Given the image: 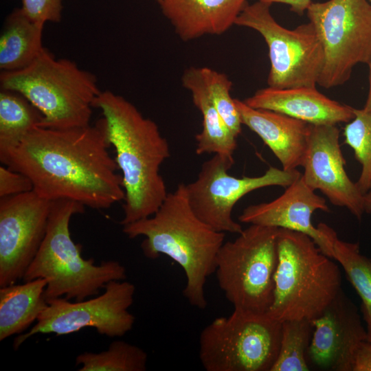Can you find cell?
<instances>
[{
	"mask_svg": "<svg viewBox=\"0 0 371 371\" xmlns=\"http://www.w3.org/2000/svg\"><path fill=\"white\" fill-rule=\"evenodd\" d=\"M282 322L266 314L234 310L199 335V357L207 371H271L278 355Z\"/></svg>",
	"mask_w": 371,
	"mask_h": 371,
	"instance_id": "ba28073f",
	"label": "cell"
},
{
	"mask_svg": "<svg viewBox=\"0 0 371 371\" xmlns=\"http://www.w3.org/2000/svg\"><path fill=\"white\" fill-rule=\"evenodd\" d=\"M313 327L307 319L282 322V333L278 357L271 371H308V350Z\"/></svg>",
	"mask_w": 371,
	"mask_h": 371,
	"instance_id": "cb8c5ba5",
	"label": "cell"
},
{
	"mask_svg": "<svg viewBox=\"0 0 371 371\" xmlns=\"http://www.w3.org/2000/svg\"><path fill=\"white\" fill-rule=\"evenodd\" d=\"M182 85L192 95L195 106L202 115V130L196 135V153L233 156L237 137L229 130L209 97L195 67L186 69Z\"/></svg>",
	"mask_w": 371,
	"mask_h": 371,
	"instance_id": "ffe728a7",
	"label": "cell"
},
{
	"mask_svg": "<svg viewBox=\"0 0 371 371\" xmlns=\"http://www.w3.org/2000/svg\"><path fill=\"white\" fill-rule=\"evenodd\" d=\"M311 323L308 361L322 370L351 371L356 348L367 339L366 328L354 303L341 290Z\"/></svg>",
	"mask_w": 371,
	"mask_h": 371,
	"instance_id": "9a60e30c",
	"label": "cell"
},
{
	"mask_svg": "<svg viewBox=\"0 0 371 371\" xmlns=\"http://www.w3.org/2000/svg\"><path fill=\"white\" fill-rule=\"evenodd\" d=\"M158 3L161 2V0H155Z\"/></svg>",
	"mask_w": 371,
	"mask_h": 371,
	"instance_id": "d590c367",
	"label": "cell"
},
{
	"mask_svg": "<svg viewBox=\"0 0 371 371\" xmlns=\"http://www.w3.org/2000/svg\"><path fill=\"white\" fill-rule=\"evenodd\" d=\"M369 1L371 3V0H369Z\"/></svg>",
	"mask_w": 371,
	"mask_h": 371,
	"instance_id": "8d00e7d4",
	"label": "cell"
},
{
	"mask_svg": "<svg viewBox=\"0 0 371 371\" xmlns=\"http://www.w3.org/2000/svg\"><path fill=\"white\" fill-rule=\"evenodd\" d=\"M42 114L20 93L0 90V159L16 148L34 128L41 126Z\"/></svg>",
	"mask_w": 371,
	"mask_h": 371,
	"instance_id": "603a6c76",
	"label": "cell"
},
{
	"mask_svg": "<svg viewBox=\"0 0 371 371\" xmlns=\"http://www.w3.org/2000/svg\"><path fill=\"white\" fill-rule=\"evenodd\" d=\"M244 102L251 107L278 112L313 125H336L355 117L353 107L328 98L316 87H268L256 91Z\"/></svg>",
	"mask_w": 371,
	"mask_h": 371,
	"instance_id": "e0dca14e",
	"label": "cell"
},
{
	"mask_svg": "<svg viewBox=\"0 0 371 371\" xmlns=\"http://www.w3.org/2000/svg\"><path fill=\"white\" fill-rule=\"evenodd\" d=\"M234 101L242 124L262 139L283 170H295L302 166L310 124L278 112L251 107L238 99Z\"/></svg>",
	"mask_w": 371,
	"mask_h": 371,
	"instance_id": "ac0fdd59",
	"label": "cell"
},
{
	"mask_svg": "<svg viewBox=\"0 0 371 371\" xmlns=\"http://www.w3.org/2000/svg\"><path fill=\"white\" fill-rule=\"evenodd\" d=\"M270 5L283 3L290 6V10L298 15H302L311 4V0H258Z\"/></svg>",
	"mask_w": 371,
	"mask_h": 371,
	"instance_id": "1f68e13d",
	"label": "cell"
},
{
	"mask_svg": "<svg viewBox=\"0 0 371 371\" xmlns=\"http://www.w3.org/2000/svg\"><path fill=\"white\" fill-rule=\"evenodd\" d=\"M279 228L250 225L224 242L216 258L217 282L235 310L266 314L273 300Z\"/></svg>",
	"mask_w": 371,
	"mask_h": 371,
	"instance_id": "52a82bcc",
	"label": "cell"
},
{
	"mask_svg": "<svg viewBox=\"0 0 371 371\" xmlns=\"http://www.w3.org/2000/svg\"><path fill=\"white\" fill-rule=\"evenodd\" d=\"M84 212L85 206L74 201H52L45 238L22 279H45L47 303L58 297L82 301L98 295L108 282L126 278V268L118 261L95 265L93 258L82 256V245L71 238L69 221Z\"/></svg>",
	"mask_w": 371,
	"mask_h": 371,
	"instance_id": "277c9868",
	"label": "cell"
},
{
	"mask_svg": "<svg viewBox=\"0 0 371 371\" xmlns=\"http://www.w3.org/2000/svg\"><path fill=\"white\" fill-rule=\"evenodd\" d=\"M47 281L37 278L0 287V341L20 335L37 320L48 303Z\"/></svg>",
	"mask_w": 371,
	"mask_h": 371,
	"instance_id": "44dd1931",
	"label": "cell"
},
{
	"mask_svg": "<svg viewBox=\"0 0 371 371\" xmlns=\"http://www.w3.org/2000/svg\"><path fill=\"white\" fill-rule=\"evenodd\" d=\"M63 0H21V9L32 20L44 24L61 20Z\"/></svg>",
	"mask_w": 371,
	"mask_h": 371,
	"instance_id": "f1b7e54d",
	"label": "cell"
},
{
	"mask_svg": "<svg viewBox=\"0 0 371 371\" xmlns=\"http://www.w3.org/2000/svg\"><path fill=\"white\" fill-rule=\"evenodd\" d=\"M111 146L102 117L82 127H36L0 160L29 177L42 198L107 209L125 196L122 177L108 150Z\"/></svg>",
	"mask_w": 371,
	"mask_h": 371,
	"instance_id": "6da1fadb",
	"label": "cell"
},
{
	"mask_svg": "<svg viewBox=\"0 0 371 371\" xmlns=\"http://www.w3.org/2000/svg\"><path fill=\"white\" fill-rule=\"evenodd\" d=\"M33 190L32 181L24 174L3 165L0 166V197Z\"/></svg>",
	"mask_w": 371,
	"mask_h": 371,
	"instance_id": "f546056e",
	"label": "cell"
},
{
	"mask_svg": "<svg viewBox=\"0 0 371 371\" xmlns=\"http://www.w3.org/2000/svg\"><path fill=\"white\" fill-rule=\"evenodd\" d=\"M147 353L141 348L122 340L111 343L98 353L85 352L77 356L79 371H145Z\"/></svg>",
	"mask_w": 371,
	"mask_h": 371,
	"instance_id": "d4e9b609",
	"label": "cell"
},
{
	"mask_svg": "<svg viewBox=\"0 0 371 371\" xmlns=\"http://www.w3.org/2000/svg\"><path fill=\"white\" fill-rule=\"evenodd\" d=\"M271 5L260 1L247 3L235 23L258 32L265 39L271 63L268 87H316L324 51L313 25L308 22L293 30L284 27L272 16Z\"/></svg>",
	"mask_w": 371,
	"mask_h": 371,
	"instance_id": "30bf717a",
	"label": "cell"
},
{
	"mask_svg": "<svg viewBox=\"0 0 371 371\" xmlns=\"http://www.w3.org/2000/svg\"><path fill=\"white\" fill-rule=\"evenodd\" d=\"M369 66V91L368 94L367 100L363 109L368 111H371V58L368 63Z\"/></svg>",
	"mask_w": 371,
	"mask_h": 371,
	"instance_id": "836d02e7",
	"label": "cell"
},
{
	"mask_svg": "<svg viewBox=\"0 0 371 371\" xmlns=\"http://www.w3.org/2000/svg\"><path fill=\"white\" fill-rule=\"evenodd\" d=\"M334 124H310L302 177L313 190H319L335 205L346 207L358 219L365 212V197L348 176Z\"/></svg>",
	"mask_w": 371,
	"mask_h": 371,
	"instance_id": "5bb4252c",
	"label": "cell"
},
{
	"mask_svg": "<svg viewBox=\"0 0 371 371\" xmlns=\"http://www.w3.org/2000/svg\"><path fill=\"white\" fill-rule=\"evenodd\" d=\"M135 286L125 280L108 282L104 292L82 301L70 302L58 297L48 302L36 324L14 339L16 350L29 338L37 334L54 333L57 336L93 327L101 335L122 337L129 332L135 318L128 311L133 303Z\"/></svg>",
	"mask_w": 371,
	"mask_h": 371,
	"instance_id": "7c38bea8",
	"label": "cell"
},
{
	"mask_svg": "<svg viewBox=\"0 0 371 371\" xmlns=\"http://www.w3.org/2000/svg\"><path fill=\"white\" fill-rule=\"evenodd\" d=\"M234 164L233 156L214 154L202 164L196 179L186 184V188L190 207L202 221L216 231L238 234L243 228L232 213L242 197L262 188H286L302 174L297 169L271 167L260 176L238 178L228 173Z\"/></svg>",
	"mask_w": 371,
	"mask_h": 371,
	"instance_id": "8fae6325",
	"label": "cell"
},
{
	"mask_svg": "<svg viewBox=\"0 0 371 371\" xmlns=\"http://www.w3.org/2000/svg\"><path fill=\"white\" fill-rule=\"evenodd\" d=\"M361 311L363 319L366 323L367 340L371 341V306L361 303Z\"/></svg>",
	"mask_w": 371,
	"mask_h": 371,
	"instance_id": "d6a6232c",
	"label": "cell"
},
{
	"mask_svg": "<svg viewBox=\"0 0 371 371\" xmlns=\"http://www.w3.org/2000/svg\"><path fill=\"white\" fill-rule=\"evenodd\" d=\"M351 371H371V341L364 340L356 348Z\"/></svg>",
	"mask_w": 371,
	"mask_h": 371,
	"instance_id": "4dcf8cb0",
	"label": "cell"
},
{
	"mask_svg": "<svg viewBox=\"0 0 371 371\" xmlns=\"http://www.w3.org/2000/svg\"><path fill=\"white\" fill-rule=\"evenodd\" d=\"M365 197V212L371 214V192L364 195Z\"/></svg>",
	"mask_w": 371,
	"mask_h": 371,
	"instance_id": "e575fe53",
	"label": "cell"
},
{
	"mask_svg": "<svg viewBox=\"0 0 371 371\" xmlns=\"http://www.w3.org/2000/svg\"><path fill=\"white\" fill-rule=\"evenodd\" d=\"M44 24L26 16L21 8L6 18L0 35V69L13 71L31 64L44 49Z\"/></svg>",
	"mask_w": 371,
	"mask_h": 371,
	"instance_id": "7402d4cb",
	"label": "cell"
},
{
	"mask_svg": "<svg viewBox=\"0 0 371 371\" xmlns=\"http://www.w3.org/2000/svg\"><path fill=\"white\" fill-rule=\"evenodd\" d=\"M353 111L354 118L344 128V142L352 148L361 165L356 184L365 195L371 192V111L355 108Z\"/></svg>",
	"mask_w": 371,
	"mask_h": 371,
	"instance_id": "4316f807",
	"label": "cell"
},
{
	"mask_svg": "<svg viewBox=\"0 0 371 371\" xmlns=\"http://www.w3.org/2000/svg\"><path fill=\"white\" fill-rule=\"evenodd\" d=\"M324 51L317 85H342L359 63L371 58V3L368 0L312 2L306 10Z\"/></svg>",
	"mask_w": 371,
	"mask_h": 371,
	"instance_id": "9c48e42d",
	"label": "cell"
},
{
	"mask_svg": "<svg viewBox=\"0 0 371 371\" xmlns=\"http://www.w3.org/2000/svg\"><path fill=\"white\" fill-rule=\"evenodd\" d=\"M273 303L267 312L280 322L320 315L341 291L333 259L308 235L279 228Z\"/></svg>",
	"mask_w": 371,
	"mask_h": 371,
	"instance_id": "5b68a950",
	"label": "cell"
},
{
	"mask_svg": "<svg viewBox=\"0 0 371 371\" xmlns=\"http://www.w3.org/2000/svg\"><path fill=\"white\" fill-rule=\"evenodd\" d=\"M122 231L130 238L145 237L141 248L147 258L164 254L180 265L186 278L183 296L194 307H207L204 288L207 278L214 273L225 233L216 231L194 214L186 184L180 183L168 193L154 214L123 225Z\"/></svg>",
	"mask_w": 371,
	"mask_h": 371,
	"instance_id": "3957f363",
	"label": "cell"
},
{
	"mask_svg": "<svg viewBox=\"0 0 371 371\" xmlns=\"http://www.w3.org/2000/svg\"><path fill=\"white\" fill-rule=\"evenodd\" d=\"M196 68L216 110L229 130L238 137L243 124L234 98L231 95L232 82L223 73L206 67Z\"/></svg>",
	"mask_w": 371,
	"mask_h": 371,
	"instance_id": "83f0119b",
	"label": "cell"
},
{
	"mask_svg": "<svg viewBox=\"0 0 371 371\" xmlns=\"http://www.w3.org/2000/svg\"><path fill=\"white\" fill-rule=\"evenodd\" d=\"M0 85L34 106L43 117L42 127L58 129L91 124L92 104L101 92L95 75L45 47L28 66L1 71Z\"/></svg>",
	"mask_w": 371,
	"mask_h": 371,
	"instance_id": "8992f818",
	"label": "cell"
},
{
	"mask_svg": "<svg viewBox=\"0 0 371 371\" xmlns=\"http://www.w3.org/2000/svg\"><path fill=\"white\" fill-rule=\"evenodd\" d=\"M316 210L330 211L325 199L308 187L301 175L276 199L245 207L238 220L249 225L276 227L305 234L324 254L333 258L330 227L325 223L313 225L312 216Z\"/></svg>",
	"mask_w": 371,
	"mask_h": 371,
	"instance_id": "2e32d148",
	"label": "cell"
},
{
	"mask_svg": "<svg viewBox=\"0 0 371 371\" xmlns=\"http://www.w3.org/2000/svg\"><path fill=\"white\" fill-rule=\"evenodd\" d=\"M92 106L102 114L108 140L115 148V160L122 171L125 196L120 224L152 216L168 193L159 172L170 155L167 139L154 121L111 91H101Z\"/></svg>",
	"mask_w": 371,
	"mask_h": 371,
	"instance_id": "7a4b0ae2",
	"label": "cell"
},
{
	"mask_svg": "<svg viewBox=\"0 0 371 371\" xmlns=\"http://www.w3.org/2000/svg\"><path fill=\"white\" fill-rule=\"evenodd\" d=\"M51 207L34 190L0 197V287L23 279L45 238Z\"/></svg>",
	"mask_w": 371,
	"mask_h": 371,
	"instance_id": "4fadbf2b",
	"label": "cell"
},
{
	"mask_svg": "<svg viewBox=\"0 0 371 371\" xmlns=\"http://www.w3.org/2000/svg\"><path fill=\"white\" fill-rule=\"evenodd\" d=\"M333 258L339 263L349 281L361 299V303L371 306V258L360 252L359 243L339 239L330 229Z\"/></svg>",
	"mask_w": 371,
	"mask_h": 371,
	"instance_id": "484cf974",
	"label": "cell"
},
{
	"mask_svg": "<svg viewBox=\"0 0 371 371\" xmlns=\"http://www.w3.org/2000/svg\"><path fill=\"white\" fill-rule=\"evenodd\" d=\"M247 0H161L163 14L183 41L219 35L233 25Z\"/></svg>",
	"mask_w": 371,
	"mask_h": 371,
	"instance_id": "d6986e66",
	"label": "cell"
}]
</instances>
